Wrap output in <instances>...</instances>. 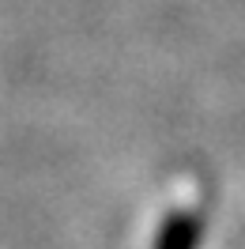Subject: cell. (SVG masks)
<instances>
[{
  "instance_id": "obj_1",
  "label": "cell",
  "mask_w": 245,
  "mask_h": 249,
  "mask_svg": "<svg viewBox=\"0 0 245 249\" xmlns=\"http://www.w3.org/2000/svg\"><path fill=\"white\" fill-rule=\"evenodd\" d=\"M204 227H208V223H204V215H200L196 208H177V212H170L166 223L158 227L151 249H200Z\"/></svg>"
}]
</instances>
